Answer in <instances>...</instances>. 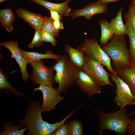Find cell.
Listing matches in <instances>:
<instances>
[{"mask_svg": "<svg viewBox=\"0 0 135 135\" xmlns=\"http://www.w3.org/2000/svg\"><path fill=\"white\" fill-rule=\"evenodd\" d=\"M25 110L26 112L25 117L24 119L21 120L20 124L24 125V127H28L27 134L28 135H52L76 110V109L73 110L60 121L51 124L42 119L41 114L42 112L39 100L31 102Z\"/></svg>", "mask_w": 135, "mask_h": 135, "instance_id": "6da1fadb", "label": "cell"}, {"mask_svg": "<svg viewBox=\"0 0 135 135\" xmlns=\"http://www.w3.org/2000/svg\"><path fill=\"white\" fill-rule=\"evenodd\" d=\"M125 36L114 35L109 43L101 47L112 60V66L116 72L122 68L132 67V60L126 46Z\"/></svg>", "mask_w": 135, "mask_h": 135, "instance_id": "7a4b0ae2", "label": "cell"}, {"mask_svg": "<svg viewBox=\"0 0 135 135\" xmlns=\"http://www.w3.org/2000/svg\"><path fill=\"white\" fill-rule=\"evenodd\" d=\"M127 108L120 109L114 112L105 113L100 110L98 114L100 126L98 135H102L105 130L112 131L118 135H125L128 133L129 124Z\"/></svg>", "mask_w": 135, "mask_h": 135, "instance_id": "3957f363", "label": "cell"}, {"mask_svg": "<svg viewBox=\"0 0 135 135\" xmlns=\"http://www.w3.org/2000/svg\"><path fill=\"white\" fill-rule=\"evenodd\" d=\"M52 67L56 72L55 82L58 83L57 90L60 94L65 92L76 83L79 70L71 61L68 56H60Z\"/></svg>", "mask_w": 135, "mask_h": 135, "instance_id": "277c9868", "label": "cell"}, {"mask_svg": "<svg viewBox=\"0 0 135 135\" xmlns=\"http://www.w3.org/2000/svg\"><path fill=\"white\" fill-rule=\"evenodd\" d=\"M80 46L86 56L96 60L103 66L106 67L111 74H117L112 67L110 58L98 44L96 38L92 39L85 38Z\"/></svg>", "mask_w": 135, "mask_h": 135, "instance_id": "5b68a950", "label": "cell"}, {"mask_svg": "<svg viewBox=\"0 0 135 135\" xmlns=\"http://www.w3.org/2000/svg\"><path fill=\"white\" fill-rule=\"evenodd\" d=\"M110 76L116 87L114 102L120 109L124 108L127 105H135V98L127 84L117 74H111Z\"/></svg>", "mask_w": 135, "mask_h": 135, "instance_id": "8992f818", "label": "cell"}, {"mask_svg": "<svg viewBox=\"0 0 135 135\" xmlns=\"http://www.w3.org/2000/svg\"><path fill=\"white\" fill-rule=\"evenodd\" d=\"M90 76L100 86H113L109 78L110 74L106 71L100 63L86 56L84 65L82 70Z\"/></svg>", "mask_w": 135, "mask_h": 135, "instance_id": "52a82bcc", "label": "cell"}, {"mask_svg": "<svg viewBox=\"0 0 135 135\" xmlns=\"http://www.w3.org/2000/svg\"><path fill=\"white\" fill-rule=\"evenodd\" d=\"M30 64L33 68L32 72L30 76L32 82L36 84L52 86L55 82L53 67L46 66L41 60Z\"/></svg>", "mask_w": 135, "mask_h": 135, "instance_id": "ba28073f", "label": "cell"}, {"mask_svg": "<svg viewBox=\"0 0 135 135\" xmlns=\"http://www.w3.org/2000/svg\"><path fill=\"white\" fill-rule=\"evenodd\" d=\"M34 91L40 90L42 94L43 100L41 108L42 112H50L56 109V105L61 102L64 97L60 96L57 89L48 86L40 85L34 88Z\"/></svg>", "mask_w": 135, "mask_h": 135, "instance_id": "9c48e42d", "label": "cell"}, {"mask_svg": "<svg viewBox=\"0 0 135 135\" xmlns=\"http://www.w3.org/2000/svg\"><path fill=\"white\" fill-rule=\"evenodd\" d=\"M100 14H108L107 5L97 1L87 5L82 9L74 10L70 12L69 15L72 19L83 16L90 20L94 15Z\"/></svg>", "mask_w": 135, "mask_h": 135, "instance_id": "30bf717a", "label": "cell"}, {"mask_svg": "<svg viewBox=\"0 0 135 135\" xmlns=\"http://www.w3.org/2000/svg\"><path fill=\"white\" fill-rule=\"evenodd\" d=\"M76 83L80 90L90 97L101 92L102 88L88 74L79 70Z\"/></svg>", "mask_w": 135, "mask_h": 135, "instance_id": "8fae6325", "label": "cell"}, {"mask_svg": "<svg viewBox=\"0 0 135 135\" xmlns=\"http://www.w3.org/2000/svg\"><path fill=\"white\" fill-rule=\"evenodd\" d=\"M0 45L4 46L12 54L11 57L15 59L19 66L22 74V80L26 82H27L28 78L30 77L26 70L28 64L18 47V41L10 40L8 42L1 43Z\"/></svg>", "mask_w": 135, "mask_h": 135, "instance_id": "7c38bea8", "label": "cell"}, {"mask_svg": "<svg viewBox=\"0 0 135 135\" xmlns=\"http://www.w3.org/2000/svg\"><path fill=\"white\" fill-rule=\"evenodd\" d=\"M18 16L28 23L35 30L41 29L43 24L44 17L25 9L20 8L16 10Z\"/></svg>", "mask_w": 135, "mask_h": 135, "instance_id": "4fadbf2b", "label": "cell"}, {"mask_svg": "<svg viewBox=\"0 0 135 135\" xmlns=\"http://www.w3.org/2000/svg\"><path fill=\"white\" fill-rule=\"evenodd\" d=\"M31 2L40 5L48 10L58 12L62 16H67L70 15L71 8L68 6L69 2L73 0H67L59 3L51 2L45 0H30Z\"/></svg>", "mask_w": 135, "mask_h": 135, "instance_id": "5bb4252c", "label": "cell"}, {"mask_svg": "<svg viewBox=\"0 0 135 135\" xmlns=\"http://www.w3.org/2000/svg\"><path fill=\"white\" fill-rule=\"evenodd\" d=\"M64 50L72 63L80 70H82L85 62L86 55L80 46L74 48L67 44L64 45Z\"/></svg>", "mask_w": 135, "mask_h": 135, "instance_id": "9a60e30c", "label": "cell"}, {"mask_svg": "<svg viewBox=\"0 0 135 135\" xmlns=\"http://www.w3.org/2000/svg\"><path fill=\"white\" fill-rule=\"evenodd\" d=\"M20 50L27 63L28 64L44 59H50L56 60L60 55L54 54L50 50H48L45 54L34 52H26L20 49Z\"/></svg>", "mask_w": 135, "mask_h": 135, "instance_id": "2e32d148", "label": "cell"}, {"mask_svg": "<svg viewBox=\"0 0 135 135\" xmlns=\"http://www.w3.org/2000/svg\"><path fill=\"white\" fill-rule=\"evenodd\" d=\"M116 73L128 85L135 98V70L132 67H126L122 68Z\"/></svg>", "mask_w": 135, "mask_h": 135, "instance_id": "e0dca14e", "label": "cell"}, {"mask_svg": "<svg viewBox=\"0 0 135 135\" xmlns=\"http://www.w3.org/2000/svg\"><path fill=\"white\" fill-rule=\"evenodd\" d=\"M123 10L121 7L118 10L116 16L111 19L110 24L115 36H125L127 29L124 24L122 16Z\"/></svg>", "mask_w": 135, "mask_h": 135, "instance_id": "ac0fdd59", "label": "cell"}, {"mask_svg": "<svg viewBox=\"0 0 135 135\" xmlns=\"http://www.w3.org/2000/svg\"><path fill=\"white\" fill-rule=\"evenodd\" d=\"M15 18L14 15L10 8L0 10V22L2 26L9 32L13 30L12 22Z\"/></svg>", "mask_w": 135, "mask_h": 135, "instance_id": "d6986e66", "label": "cell"}, {"mask_svg": "<svg viewBox=\"0 0 135 135\" xmlns=\"http://www.w3.org/2000/svg\"><path fill=\"white\" fill-rule=\"evenodd\" d=\"M101 34L100 42L104 45L108 43L114 35L112 29L109 23L106 20L103 19L99 22Z\"/></svg>", "mask_w": 135, "mask_h": 135, "instance_id": "ffe728a7", "label": "cell"}, {"mask_svg": "<svg viewBox=\"0 0 135 135\" xmlns=\"http://www.w3.org/2000/svg\"><path fill=\"white\" fill-rule=\"evenodd\" d=\"M124 16L125 20L124 25L127 30L135 32V8L132 1Z\"/></svg>", "mask_w": 135, "mask_h": 135, "instance_id": "44dd1931", "label": "cell"}, {"mask_svg": "<svg viewBox=\"0 0 135 135\" xmlns=\"http://www.w3.org/2000/svg\"><path fill=\"white\" fill-rule=\"evenodd\" d=\"M4 127V130L0 133L1 135H24V132L28 129L26 126L24 128L19 130L22 127V124H20L14 126L9 122H3Z\"/></svg>", "mask_w": 135, "mask_h": 135, "instance_id": "7402d4cb", "label": "cell"}, {"mask_svg": "<svg viewBox=\"0 0 135 135\" xmlns=\"http://www.w3.org/2000/svg\"><path fill=\"white\" fill-rule=\"evenodd\" d=\"M0 90L11 92L18 96L26 97L23 93L18 91L11 85L7 80V76L4 73L1 68L0 71Z\"/></svg>", "mask_w": 135, "mask_h": 135, "instance_id": "603a6c76", "label": "cell"}, {"mask_svg": "<svg viewBox=\"0 0 135 135\" xmlns=\"http://www.w3.org/2000/svg\"><path fill=\"white\" fill-rule=\"evenodd\" d=\"M54 21L50 18L44 17L43 24L40 30L42 31H46L50 33L55 37L58 36L59 32L54 27Z\"/></svg>", "mask_w": 135, "mask_h": 135, "instance_id": "cb8c5ba5", "label": "cell"}, {"mask_svg": "<svg viewBox=\"0 0 135 135\" xmlns=\"http://www.w3.org/2000/svg\"><path fill=\"white\" fill-rule=\"evenodd\" d=\"M68 135H82L83 126L81 121L73 120L68 123Z\"/></svg>", "mask_w": 135, "mask_h": 135, "instance_id": "d4e9b609", "label": "cell"}, {"mask_svg": "<svg viewBox=\"0 0 135 135\" xmlns=\"http://www.w3.org/2000/svg\"><path fill=\"white\" fill-rule=\"evenodd\" d=\"M42 32L40 29L35 30L34 38L31 42L28 45V48L39 47L43 45L44 42L42 37Z\"/></svg>", "mask_w": 135, "mask_h": 135, "instance_id": "484cf974", "label": "cell"}, {"mask_svg": "<svg viewBox=\"0 0 135 135\" xmlns=\"http://www.w3.org/2000/svg\"><path fill=\"white\" fill-rule=\"evenodd\" d=\"M126 35L129 38L130 45L129 50L133 60L135 56V32L127 30Z\"/></svg>", "mask_w": 135, "mask_h": 135, "instance_id": "4316f807", "label": "cell"}, {"mask_svg": "<svg viewBox=\"0 0 135 135\" xmlns=\"http://www.w3.org/2000/svg\"><path fill=\"white\" fill-rule=\"evenodd\" d=\"M42 37L44 42L50 43L55 46L58 42L55 37L50 33L46 31H42Z\"/></svg>", "mask_w": 135, "mask_h": 135, "instance_id": "83f0119b", "label": "cell"}, {"mask_svg": "<svg viewBox=\"0 0 135 135\" xmlns=\"http://www.w3.org/2000/svg\"><path fill=\"white\" fill-rule=\"evenodd\" d=\"M68 123L66 122L60 126L52 135H68Z\"/></svg>", "mask_w": 135, "mask_h": 135, "instance_id": "f1b7e54d", "label": "cell"}, {"mask_svg": "<svg viewBox=\"0 0 135 135\" xmlns=\"http://www.w3.org/2000/svg\"><path fill=\"white\" fill-rule=\"evenodd\" d=\"M129 119V124L128 130L129 135H135V114Z\"/></svg>", "mask_w": 135, "mask_h": 135, "instance_id": "f546056e", "label": "cell"}, {"mask_svg": "<svg viewBox=\"0 0 135 135\" xmlns=\"http://www.w3.org/2000/svg\"><path fill=\"white\" fill-rule=\"evenodd\" d=\"M50 18L54 20H62V16L57 12L53 10L50 11Z\"/></svg>", "mask_w": 135, "mask_h": 135, "instance_id": "4dcf8cb0", "label": "cell"}, {"mask_svg": "<svg viewBox=\"0 0 135 135\" xmlns=\"http://www.w3.org/2000/svg\"><path fill=\"white\" fill-rule=\"evenodd\" d=\"M54 24L55 28L58 30L63 29L64 28L63 24L61 20H54Z\"/></svg>", "mask_w": 135, "mask_h": 135, "instance_id": "1f68e13d", "label": "cell"}, {"mask_svg": "<svg viewBox=\"0 0 135 135\" xmlns=\"http://www.w3.org/2000/svg\"><path fill=\"white\" fill-rule=\"evenodd\" d=\"M120 0H97L99 2L105 4L118 2Z\"/></svg>", "mask_w": 135, "mask_h": 135, "instance_id": "d6a6232c", "label": "cell"}, {"mask_svg": "<svg viewBox=\"0 0 135 135\" xmlns=\"http://www.w3.org/2000/svg\"><path fill=\"white\" fill-rule=\"evenodd\" d=\"M131 67L135 70V56L132 60Z\"/></svg>", "mask_w": 135, "mask_h": 135, "instance_id": "836d02e7", "label": "cell"}, {"mask_svg": "<svg viewBox=\"0 0 135 135\" xmlns=\"http://www.w3.org/2000/svg\"><path fill=\"white\" fill-rule=\"evenodd\" d=\"M135 114V110L133 111L132 112H130L128 115L129 116H134Z\"/></svg>", "mask_w": 135, "mask_h": 135, "instance_id": "e575fe53", "label": "cell"}, {"mask_svg": "<svg viewBox=\"0 0 135 135\" xmlns=\"http://www.w3.org/2000/svg\"><path fill=\"white\" fill-rule=\"evenodd\" d=\"M8 0H0V3H1L2 2Z\"/></svg>", "mask_w": 135, "mask_h": 135, "instance_id": "d590c367", "label": "cell"}, {"mask_svg": "<svg viewBox=\"0 0 135 135\" xmlns=\"http://www.w3.org/2000/svg\"><path fill=\"white\" fill-rule=\"evenodd\" d=\"M132 1L134 3L135 8V0H132Z\"/></svg>", "mask_w": 135, "mask_h": 135, "instance_id": "8d00e7d4", "label": "cell"}]
</instances>
